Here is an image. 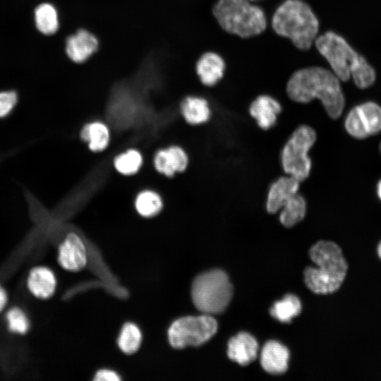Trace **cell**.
<instances>
[{
  "label": "cell",
  "instance_id": "obj_1",
  "mask_svg": "<svg viewBox=\"0 0 381 381\" xmlns=\"http://www.w3.org/2000/svg\"><path fill=\"white\" fill-rule=\"evenodd\" d=\"M286 92L291 99L308 103L316 98L320 100L327 114L339 118L345 106L340 80L332 72L319 66L296 71L290 77Z\"/></svg>",
  "mask_w": 381,
  "mask_h": 381
},
{
  "label": "cell",
  "instance_id": "obj_24",
  "mask_svg": "<svg viewBox=\"0 0 381 381\" xmlns=\"http://www.w3.org/2000/svg\"><path fill=\"white\" fill-rule=\"evenodd\" d=\"M141 152L133 148L117 155L113 161L114 167L123 176H132L138 172L143 165Z\"/></svg>",
  "mask_w": 381,
  "mask_h": 381
},
{
  "label": "cell",
  "instance_id": "obj_35",
  "mask_svg": "<svg viewBox=\"0 0 381 381\" xmlns=\"http://www.w3.org/2000/svg\"><path fill=\"white\" fill-rule=\"evenodd\" d=\"M380 151H381V143H380Z\"/></svg>",
  "mask_w": 381,
  "mask_h": 381
},
{
  "label": "cell",
  "instance_id": "obj_30",
  "mask_svg": "<svg viewBox=\"0 0 381 381\" xmlns=\"http://www.w3.org/2000/svg\"><path fill=\"white\" fill-rule=\"evenodd\" d=\"M121 378L115 371L109 369L98 370L94 377L95 381H118Z\"/></svg>",
  "mask_w": 381,
  "mask_h": 381
},
{
  "label": "cell",
  "instance_id": "obj_32",
  "mask_svg": "<svg viewBox=\"0 0 381 381\" xmlns=\"http://www.w3.org/2000/svg\"><path fill=\"white\" fill-rule=\"evenodd\" d=\"M377 192L378 197L381 200V180L377 183Z\"/></svg>",
  "mask_w": 381,
  "mask_h": 381
},
{
  "label": "cell",
  "instance_id": "obj_18",
  "mask_svg": "<svg viewBox=\"0 0 381 381\" xmlns=\"http://www.w3.org/2000/svg\"><path fill=\"white\" fill-rule=\"evenodd\" d=\"M281 111L280 104L268 95L258 97L249 107L250 114L255 119L259 127L264 130L274 126Z\"/></svg>",
  "mask_w": 381,
  "mask_h": 381
},
{
  "label": "cell",
  "instance_id": "obj_2",
  "mask_svg": "<svg viewBox=\"0 0 381 381\" xmlns=\"http://www.w3.org/2000/svg\"><path fill=\"white\" fill-rule=\"evenodd\" d=\"M316 267L304 272L306 286L315 294H332L339 289L346 275L348 265L341 249L334 242L320 241L309 251Z\"/></svg>",
  "mask_w": 381,
  "mask_h": 381
},
{
  "label": "cell",
  "instance_id": "obj_11",
  "mask_svg": "<svg viewBox=\"0 0 381 381\" xmlns=\"http://www.w3.org/2000/svg\"><path fill=\"white\" fill-rule=\"evenodd\" d=\"M98 47V39L92 32L85 28H79L66 37L64 51L71 61L82 64L97 52Z\"/></svg>",
  "mask_w": 381,
  "mask_h": 381
},
{
  "label": "cell",
  "instance_id": "obj_29",
  "mask_svg": "<svg viewBox=\"0 0 381 381\" xmlns=\"http://www.w3.org/2000/svg\"><path fill=\"white\" fill-rule=\"evenodd\" d=\"M18 102V95L15 91L0 92V118L11 114Z\"/></svg>",
  "mask_w": 381,
  "mask_h": 381
},
{
  "label": "cell",
  "instance_id": "obj_26",
  "mask_svg": "<svg viewBox=\"0 0 381 381\" xmlns=\"http://www.w3.org/2000/svg\"><path fill=\"white\" fill-rule=\"evenodd\" d=\"M142 342V334L140 329L133 323H126L119 334L118 346L126 354H133L140 348Z\"/></svg>",
  "mask_w": 381,
  "mask_h": 381
},
{
  "label": "cell",
  "instance_id": "obj_17",
  "mask_svg": "<svg viewBox=\"0 0 381 381\" xmlns=\"http://www.w3.org/2000/svg\"><path fill=\"white\" fill-rule=\"evenodd\" d=\"M289 358V351L286 346L277 341H270L261 351L260 363L268 373L280 375L286 371Z\"/></svg>",
  "mask_w": 381,
  "mask_h": 381
},
{
  "label": "cell",
  "instance_id": "obj_4",
  "mask_svg": "<svg viewBox=\"0 0 381 381\" xmlns=\"http://www.w3.org/2000/svg\"><path fill=\"white\" fill-rule=\"evenodd\" d=\"M212 14L224 31L242 38L258 35L267 26L263 11L248 0H218Z\"/></svg>",
  "mask_w": 381,
  "mask_h": 381
},
{
  "label": "cell",
  "instance_id": "obj_23",
  "mask_svg": "<svg viewBox=\"0 0 381 381\" xmlns=\"http://www.w3.org/2000/svg\"><path fill=\"white\" fill-rule=\"evenodd\" d=\"M306 212V200L297 193L282 207L279 214L280 222L286 227H291L304 218Z\"/></svg>",
  "mask_w": 381,
  "mask_h": 381
},
{
  "label": "cell",
  "instance_id": "obj_20",
  "mask_svg": "<svg viewBox=\"0 0 381 381\" xmlns=\"http://www.w3.org/2000/svg\"><path fill=\"white\" fill-rule=\"evenodd\" d=\"M80 138L87 143L89 150L100 152L108 147L110 142L109 127L101 121L85 123L80 131Z\"/></svg>",
  "mask_w": 381,
  "mask_h": 381
},
{
  "label": "cell",
  "instance_id": "obj_5",
  "mask_svg": "<svg viewBox=\"0 0 381 381\" xmlns=\"http://www.w3.org/2000/svg\"><path fill=\"white\" fill-rule=\"evenodd\" d=\"M233 295V287L227 274L221 270H212L198 275L191 287L195 307L203 314L223 313Z\"/></svg>",
  "mask_w": 381,
  "mask_h": 381
},
{
  "label": "cell",
  "instance_id": "obj_16",
  "mask_svg": "<svg viewBox=\"0 0 381 381\" xmlns=\"http://www.w3.org/2000/svg\"><path fill=\"white\" fill-rule=\"evenodd\" d=\"M258 352V342L248 333L241 332L229 341L227 355L230 360L241 365H247L254 361Z\"/></svg>",
  "mask_w": 381,
  "mask_h": 381
},
{
  "label": "cell",
  "instance_id": "obj_10",
  "mask_svg": "<svg viewBox=\"0 0 381 381\" xmlns=\"http://www.w3.org/2000/svg\"><path fill=\"white\" fill-rule=\"evenodd\" d=\"M57 260L66 271L77 272L87 263V251L81 237L75 232L66 234L58 248Z\"/></svg>",
  "mask_w": 381,
  "mask_h": 381
},
{
  "label": "cell",
  "instance_id": "obj_19",
  "mask_svg": "<svg viewBox=\"0 0 381 381\" xmlns=\"http://www.w3.org/2000/svg\"><path fill=\"white\" fill-rule=\"evenodd\" d=\"M179 107L181 116L190 125L204 123L211 116L209 102L200 96L188 95L181 99Z\"/></svg>",
  "mask_w": 381,
  "mask_h": 381
},
{
  "label": "cell",
  "instance_id": "obj_31",
  "mask_svg": "<svg viewBox=\"0 0 381 381\" xmlns=\"http://www.w3.org/2000/svg\"><path fill=\"white\" fill-rule=\"evenodd\" d=\"M8 303V294L6 289L0 284V313L5 309Z\"/></svg>",
  "mask_w": 381,
  "mask_h": 381
},
{
  "label": "cell",
  "instance_id": "obj_6",
  "mask_svg": "<svg viewBox=\"0 0 381 381\" xmlns=\"http://www.w3.org/2000/svg\"><path fill=\"white\" fill-rule=\"evenodd\" d=\"M316 140L315 131L310 126H300L291 134L282 152L284 171L298 181L310 174L311 160L308 152Z\"/></svg>",
  "mask_w": 381,
  "mask_h": 381
},
{
  "label": "cell",
  "instance_id": "obj_27",
  "mask_svg": "<svg viewBox=\"0 0 381 381\" xmlns=\"http://www.w3.org/2000/svg\"><path fill=\"white\" fill-rule=\"evenodd\" d=\"M8 329L14 334H25L30 326L29 318L25 312L18 306L8 309L6 313Z\"/></svg>",
  "mask_w": 381,
  "mask_h": 381
},
{
  "label": "cell",
  "instance_id": "obj_7",
  "mask_svg": "<svg viewBox=\"0 0 381 381\" xmlns=\"http://www.w3.org/2000/svg\"><path fill=\"white\" fill-rule=\"evenodd\" d=\"M218 324L210 315L184 316L174 320L168 329L170 345L177 349L199 346L217 332Z\"/></svg>",
  "mask_w": 381,
  "mask_h": 381
},
{
  "label": "cell",
  "instance_id": "obj_3",
  "mask_svg": "<svg viewBox=\"0 0 381 381\" xmlns=\"http://www.w3.org/2000/svg\"><path fill=\"white\" fill-rule=\"evenodd\" d=\"M272 26L277 35L289 38L296 48L306 51L316 39L319 21L304 1L286 0L275 11Z\"/></svg>",
  "mask_w": 381,
  "mask_h": 381
},
{
  "label": "cell",
  "instance_id": "obj_34",
  "mask_svg": "<svg viewBox=\"0 0 381 381\" xmlns=\"http://www.w3.org/2000/svg\"><path fill=\"white\" fill-rule=\"evenodd\" d=\"M249 1H260V0H248Z\"/></svg>",
  "mask_w": 381,
  "mask_h": 381
},
{
  "label": "cell",
  "instance_id": "obj_22",
  "mask_svg": "<svg viewBox=\"0 0 381 381\" xmlns=\"http://www.w3.org/2000/svg\"><path fill=\"white\" fill-rule=\"evenodd\" d=\"M35 24L37 30L47 35L55 34L59 28V15L51 4H40L35 10Z\"/></svg>",
  "mask_w": 381,
  "mask_h": 381
},
{
  "label": "cell",
  "instance_id": "obj_28",
  "mask_svg": "<svg viewBox=\"0 0 381 381\" xmlns=\"http://www.w3.org/2000/svg\"><path fill=\"white\" fill-rule=\"evenodd\" d=\"M351 76L356 86L361 89L371 86L376 78L375 70L363 56L351 71Z\"/></svg>",
  "mask_w": 381,
  "mask_h": 381
},
{
  "label": "cell",
  "instance_id": "obj_15",
  "mask_svg": "<svg viewBox=\"0 0 381 381\" xmlns=\"http://www.w3.org/2000/svg\"><path fill=\"white\" fill-rule=\"evenodd\" d=\"M299 183L300 181L290 176L280 177L275 181L268 192L266 203L267 212L274 214L281 210L285 203L298 193Z\"/></svg>",
  "mask_w": 381,
  "mask_h": 381
},
{
  "label": "cell",
  "instance_id": "obj_25",
  "mask_svg": "<svg viewBox=\"0 0 381 381\" xmlns=\"http://www.w3.org/2000/svg\"><path fill=\"white\" fill-rule=\"evenodd\" d=\"M301 310V303L298 297L288 294L274 303L270 309V315L282 322H289L300 314Z\"/></svg>",
  "mask_w": 381,
  "mask_h": 381
},
{
  "label": "cell",
  "instance_id": "obj_21",
  "mask_svg": "<svg viewBox=\"0 0 381 381\" xmlns=\"http://www.w3.org/2000/svg\"><path fill=\"white\" fill-rule=\"evenodd\" d=\"M134 206L136 212L143 217L150 218L157 215L164 206L161 195L156 191L145 189L135 196Z\"/></svg>",
  "mask_w": 381,
  "mask_h": 381
},
{
  "label": "cell",
  "instance_id": "obj_13",
  "mask_svg": "<svg viewBox=\"0 0 381 381\" xmlns=\"http://www.w3.org/2000/svg\"><path fill=\"white\" fill-rule=\"evenodd\" d=\"M56 277L54 272L43 265L32 267L26 279L29 292L40 300L50 298L56 291Z\"/></svg>",
  "mask_w": 381,
  "mask_h": 381
},
{
  "label": "cell",
  "instance_id": "obj_8",
  "mask_svg": "<svg viewBox=\"0 0 381 381\" xmlns=\"http://www.w3.org/2000/svg\"><path fill=\"white\" fill-rule=\"evenodd\" d=\"M315 46L327 62L332 72L341 81H347L351 71L362 56L340 35L329 31L317 37Z\"/></svg>",
  "mask_w": 381,
  "mask_h": 381
},
{
  "label": "cell",
  "instance_id": "obj_9",
  "mask_svg": "<svg viewBox=\"0 0 381 381\" xmlns=\"http://www.w3.org/2000/svg\"><path fill=\"white\" fill-rule=\"evenodd\" d=\"M344 126L347 133L357 139H363L381 131V107L366 102L352 108L347 114Z\"/></svg>",
  "mask_w": 381,
  "mask_h": 381
},
{
  "label": "cell",
  "instance_id": "obj_33",
  "mask_svg": "<svg viewBox=\"0 0 381 381\" xmlns=\"http://www.w3.org/2000/svg\"><path fill=\"white\" fill-rule=\"evenodd\" d=\"M377 253H378L379 257L381 259V242L379 243L378 247H377Z\"/></svg>",
  "mask_w": 381,
  "mask_h": 381
},
{
  "label": "cell",
  "instance_id": "obj_12",
  "mask_svg": "<svg viewBox=\"0 0 381 381\" xmlns=\"http://www.w3.org/2000/svg\"><path fill=\"white\" fill-rule=\"evenodd\" d=\"M188 165L186 152L179 145H170L158 150L153 157L155 170L167 177L184 171Z\"/></svg>",
  "mask_w": 381,
  "mask_h": 381
},
{
  "label": "cell",
  "instance_id": "obj_14",
  "mask_svg": "<svg viewBox=\"0 0 381 381\" xmlns=\"http://www.w3.org/2000/svg\"><path fill=\"white\" fill-rule=\"evenodd\" d=\"M225 69L224 59L213 52H203L195 64V73L205 86L215 85L223 77Z\"/></svg>",
  "mask_w": 381,
  "mask_h": 381
}]
</instances>
